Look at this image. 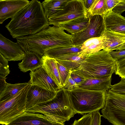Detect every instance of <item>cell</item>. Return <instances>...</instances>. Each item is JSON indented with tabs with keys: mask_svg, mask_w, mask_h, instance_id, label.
Masks as SVG:
<instances>
[{
	"mask_svg": "<svg viewBox=\"0 0 125 125\" xmlns=\"http://www.w3.org/2000/svg\"><path fill=\"white\" fill-rule=\"evenodd\" d=\"M119 83L111 85L110 90L119 94H125V79L121 78Z\"/></svg>",
	"mask_w": 125,
	"mask_h": 125,
	"instance_id": "obj_30",
	"label": "cell"
},
{
	"mask_svg": "<svg viewBox=\"0 0 125 125\" xmlns=\"http://www.w3.org/2000/svg\"><path fill=\"white\" fill-rule=\"evenodd\" d=\"M89 20L88 18H79L59 25V27L68 33L73 34L83 30L88 27Z\"/></svg>",
	"mask_w": 125,
	"mask_h": 125,
	"instance_id": "obj_21",
	"label": "cell"
},
{
	"mask_svg": "<svg viewBox=\"0 0 125 125\" xmlns=\"http://www.w3.org/2000/svg\"><path fill=\"white\" fill-rule=\"evenodd\" d=\"M112 76L100 79H85L78 84V88L96 91H107L109 90L111 85Z\"/></svg>",
	"mask_w": 125,
	"mask_h": 125,
	"instance_id": "obj_17",
	"label": "cell"
},
{
	"mask_svg": "<svg viewBox=\"0 0 125 125\" xmlns=\"http://www.w3.org/2000/svg\"><path fill=\"white\" fill-rule=\"evenodd\" d=\"M50 25L42 4L32 0L5 26L13 38L34 34Z\"/></svg>",
	"mask_w": 125,
	"mask_h": 125,
	"instance_id": "obj_1",
	"label": "cell"
},
{
	"mask_svg": "<svg viewBox=\"0 0 125 125\" xmlns=\"http://www.w3.org/2000/svg\"></svg>",
	"mask_w": 125,
	"mask_h": 125,
	"instance_id": "obj_40",
	"label": "cell"
},
{
	"mask_svg": "<svg viewBox=\"0 0 125 125\" xmlns=\"http://www.w3.org/2000/svg\"><path fill=\"white\" fill-rule=\"evenodd\" d=\"M6 78L0 75V94L3 92L7 86L8 83L6 81Z\"/></svg>",
	"mask_w": 125,
	"mask_h": 125,
	"instance_id": "obj_36",
	"label": "cell"
},
{
	"mask_svg": "<svg viewBox=\"0 0 125 125\" xmlns=\"http://www.w3.org/2000/svg\"><path fill=\"white\" fill-rule=\"evenodd\" d=\"M115 73L121 78L125 79V58L117 60Z\"/></svg>",
	"mask_w": 125,
	"mask_h": 125,
	"instance_id": "obj_29",
	"label": "cell"
},
{
	"mask_svg": "<svg viewBox=\"0 0 125 125\" xmlns=\"http://www.w3.org/2000/svg\"><path fill=\"white\" fill-rule=\"evenodd\" d=\"M94 0H84V3L85 7L87 11L90 7Z\"/></svg>",
	"mask_w": 125,
	"mask_h": 125,
	"instance_id": "obj_38",
	"label": "cell"
},
{
	"mask_svg": "<svg viewBox=\"0 0 125 125\" xmlns=\"http://www.w3.org/2000/svg\"><path fill=\"white\" fill-rule=\"evenodd\" d=\"M22 61L18 63L19 68L24 73L33 71L42 67L41 57L37 53L27 51Z\"/></svg>",
	"mask_w": 125,
	"mask_h": 125,
	"instance_id": "obj_18",
	"label": "cell"
},
{
	"mask_svg": "<svg viewBox=\"0 0 125 125\" xmlns=\"http://www.w3.org/2000/svg\"><path fill=\"white\" fill-rule=\"evenodd\" d=\"M85 57H81L75 54H71L65 57L62 60H56L68 70L72 71L79 67Z\"/></svg>",
	"mask_w": 125,
	"mask_h": 125,
	"instance_id": "obj_25",
	"label": "cell"
},
{
	"mask_svg": "<svg viewBox=\"0 0 125 125\" xmlns=\"http://www.w3.org/2000/svg\"><path fill=\"white\" fill-rule=\"evenodd\" d=\"M89 17L83 0H69L62 10L48 19L50 25L58 27L74 19Z\"/></svg>",
	"mask_w": 125,
	"mask_h": 125,
	"instance_id": "obj_8",
	"label": "cell"
},
{
	"mask_svg": "<svg viewBox=\"0 0 125 125\" xmlns=\"http://www.w3.org/2000/svg\"><path fill=\"white\" fill-rule=\"evenodd\" d=\"M87 12L89 15H100L103 17L108 13L105 0H94Z\"/></svg>",
	"mask_w": 125,
	"mask_h": 125,
	"instance_id": "obj_26",
	"label": "cell"
},
{
	"mask_svg": "<svg viewBox=\"0 0 125 125\" xmlns=\"http://www.w3.org/2000/svg\"><path fill=\"white\" fill-rule=\"evenodd\" d=\"M30 75V79L28 82L31 85L53 93H56L60 89L42 67L31 71Z\"/></svg>",
	"mask_w": 125,
	"mask_h": 125,
	"instance_id": "obj_12",
	"label": "cell"
},
{
	"mask_svg": "<svg viewBox=\"0 0 125 125\" xmlns=\"http://www.w3.org/2000/svg\"><path fill=\"white\" fill-rule=\"evenodd\" d=\"M57 63L63 88L66 84L72 71L67 69L60 62L57 61Z\"/></svg>",
	"mask_w": 125,
	"mask_h": 125,
	"instance_id": "obj_27",
	"label": "cell"
},
{
	"mask_svg": "<svg viewBox=\"0 0 125 125\" xmlns=\"http://www.w3.org/2000/svg\"><path fill=\"white\" fill-rule=\"evenodd\" d=\"M109 53L113 58L117 60L125 58V49L117 51H111Z\"/></svg>",
	"mask_w": 125,
	"mask_h": 125,
	"instance_id": "obj_33",
	"label": "cell"
},
{
	"mask_svg": "<svg viewBox=\"0 0 125 125\" xmlns=\"http://www.w3.org/2000/svg\"><path fill=\"white\" fill-rule=\"evenodd\" d=\"M0 53L8 61L22 60L25 52L17 42H14L0 34Z\"/></svg>",
	"mask_w": 125,
	"mask_h": 125,
	"instance_id": "obj_11",
	"label": "cell"
},
{
	"mask_svg": "<svg viewBox=\"0 0 125 125\" xmlns=\"http://www.w3.org/2000/svg\"><path fill=\"white\" fill-rule=\"evenodd\" d=\"M101 115L99 110L92 113V117L91 125H101Z\"/></svg>",
	"mask_w": 125,
	"mask_h": 125,
	"instance_id": "obj_32",
	"label": "cell"
},
{
	"mask_svg": "<svg viewBox=\"0 0 125 125\" xmlns=\"http://www.w3.org/2000/svg\"><path fill=\"white\" fill-rule=\"evenodd\" d=\"M42 67L55 83L59 89L62 88L57 61L55 59L43 55L41 57Z\"/></svg>",
	"mask_w": 125,
	"mask_h": 125,
	"instance_id": "obj_19",
	"label": "cell"
},
{
	"mask_svg": "<svg viewBox=\"0 0 125 125\" xmlns=\"http://www.w3.org/2000/svg\"><path fill=\"white\" fill-rule=\"evenodd\" d=\"M77 87H78V84L70 76L66 84L63 88L67 91H69Z\"/></svg>",
	"mask_w": 125,
	"mask_h": 125,
	"instance_id": "obj_34",
	"label": "cell"
},
{
	"mask_svg": "<svg viewBox=\"0 0 125 125\" xmlns=\"http://www.w3.org/2000/svg\"><path fill=\"white\" fill-rule=\"evenodd\" d=\"M102 36L90 38L85 41L81 45L80 56L86 57L90 54L103 50L104 47Z\"/></svg>",
	"mask_w": 125,
	"mask_h": 125,
	"instance_id": "obj_20",
	"label": "cell"
},
{
	"mask_svg": "<svg viewBox=\"0 0 125 125\" xmlns=\"http://www.w3.org/2000/svg\"><path fill=\"white\" fill-rule=\"evenodd\" d=\"M125 49V43L121 46L116 50V51Z\"/></svg>",
	"mask_w": 125,
	"mask_h": 125,
	"instance_id": "obj_39",
	"label": "cell"
},
{
	"mask_svg": "<svg viewBox=\"0 0 125 125\" xmlns=\"http://www.w3.org/2000/svg\"><path fill=\"white\" fill-rule=\"evenodd\" d=\"M70 76L78 84L81 83L85 79L84 78L72 72Z\"/></svg>",
	"mask_w": 125,
	"mask_h": 125,
	"instance_id": "obj_35",
	"label": "cell"
},
{
	"mask_svg": "<svg viewBox=\"0 0 125 125\" xmlns=\"http://www.w3.org/2000/svg\"><path fill=\"white\" fill-rule=\"evenodd\" d=\"M101 36L103 37V50L109 52L115 50L116 51L125 43V34L105 29Z\"/></svg>",
	"mask_w": 125,
	"mask_h": 125,
	"instance_id": "obj_16",
	"label": "cell"
},
{
	"mask_svg": "<svg viewBox=\"0 0 125 125\" xmlns=\"http://www.w3.org/2000/svg\"><path fill=\"white\" fill-rule=\"evenodd\" d=\"M57 92H52L36 86L31 85L27 95L25 111L36 105L52 99L56 95Z\"/></svg>",
	"mask_w": 125,
	"mask_h": 125,
	"instance_id": "obj_13",
	"label": "cell"
},
{
	"mask_svg": "<svg viewBox=\"0 0 125 125\" xmlns=\"http://www.w3.org/2000/svg\"><path fill=\"white\" fill-rule=\"evenodd\" d=\"M69 0H46L42 2L47 18H48L62 10Z\"/></svg>",
	"mask_w": 125,
	"mask_h": 125,
	"instance_id": "obj_22",
	"label": "cell"
},
{
	"mask_svg": "<svg viewBox=\"0 0 125 125\" xmlns=\"http://www.w3.org/2000/svg\"><path fill=\"white\" fill-rule=\"evenodd\" d=\"M103 18L105 29L125 34V17L111 11Z\"/></svg>",
	"mask_w": 125,
	"mask_h": 125,
	"instance_id": "obj_15",
	"label": "cell"
},
{
	"mask_svg": "<svg viewBox=\"0 0 125 125\" xmlns=\"http://www.w3.org/2000/svg\"><path fill=\"white\" fill-rule=\"evenodd\" d=\"M89 16V20L87 27L80 32L72 34V42L74 46L81 45L90 38L101 36L105 29L103 16L100 15Z\"/></svg>",
	"mask_w": 125,
	"mask_h": 125,
	"instance_id": "obj_9",
	"label": "cell"
},
{
	"mask_svg": "<svg viewBox=\"0 0 125 125\" xmlns=\"http://www.w3.org/2000/svg\"><path fill=\"white\" fill-rule=\"evenodd\" d=\"M8 61L0 53V75L6 77L10 73Z\"/></svg>",
	"mask_w": 125,
	"mask_h": 125,
	"instance_id": "obj_28",
	"label": "cell"
},
{
	"mask_svg": "<svg viewBox=\"0 0 125 125\" xmlns=\"http://www.w3.org/2000/svg\"><path fill=\"white\" fill-rule=\"evenodd\" d=\"M28 84V82L15 84L8 83L5 90L0 94V103L10 99Z\"/></svg>",
	"mask_w": 125,
	"mask_h": 125,
	"instance_id": "obj_23",
	"label": "cell"
},
{
	"mask_svg": "<svg viewBox=\"0 0 125 125\" xmlns=\"http://www.w3.org/2000/svg\"><path fill=\"white\" fill-rule=\"evenodd\" d=\"M72 35L61 28L49 26L32 35L16 38L17 42L25 52H32L43 56L47 51L57 47L74 46Z\"/></svg>",
	"mask_w": 125,
	"mask_h": 125,
	"instance_id": "obj_2",
	"label": "cell"
},
{
	"mask_svg": "<svg viewBox=\"0 0 125 125\" xmlns=\"http://www.w3.org/2000/svg\"><path fill=\"white\" fill-rule=\"evenodd\" d=\"M7 125H64L39 113L25 112Z\"/></svg>",
	"mask_w": 125,
	"mask_h": 125,
	"instance_id": "obj_10",
	"label": "cell"
},
{
	"mask_svg": "<svg viewBox=\"0 0 125 125\" xmlns=\"http://www.w3.org/2000/svg\"><path fill=\"white\" fill-rule=\"evenodd\" d=\"M25 111L42 114L55 122L61 123L68 121L76 114L68 91L63 88L59 90L52 99L36 105Z\"/></svg>",
	"mask_w": 125,
	"mask_h": 125,
	"instance_id": "obj_4",
	"label": "cell"
},
{
	"mask_svg": "<svg viewBox=\"0 0 125 125\" xmlns=\"http://www.w3.org/2000/svg\"><path fill=\"white\" fill-rule=\"evenodd\" d=\"M125 3V0H105V5L108 12L112 11L116 6L121 5Z\"/></svg>",
	"mask_w": 125,
	"mask_h": 125,
	"instance_id": "obj_31",
	"label": "cell"
},
{
	"mask_svg": "<svg viewBox=\"0 0 125 125\" xmlns=\"http://www.w3.org/2000/svg\"><path fill=\"white\" fill-rule=\"evenodd\" d=\"M68 91L76 114L92 113L99 110L104 106L106 91H96L77 87Z\"/></svg>",
	"mask_w": 125,
	"mask_h": 125,
	"instance_id": "obj_5",
	"label": "cell"
},
{
	"mask_svg": "<svg viewBox=\"0 0 125 125\" xmlns=\"http://www.w3.org/2000/svg\"><path fill=\"white\" fill-rule=\"evenodd\" d=\"M81 45L56 48L47 51L43 55L55 59L58 56L70 53L80 52L81 51Z\"/></svg>",
	"mask_w": 125,
	"mask_h": 125,
	"instance_id": "obj_24",
	"label": "cell"
},
{
	"mask_svg": "<svg viewBox=\"0 0 125 125\" xmlns=\"http://www.w3.org/2000/svg\"><path fill=\"white\" fill-rule=\"evenodd\" d=\"M31 85L29 84L13 97L0 103V123L7 125L26 110L27 97Z\"/></svg>",
	"mask_w": 125,
	"mask_h": 125,
	"instance_id": "obj_6",
	"label": "cell"
},
{
	"mask_svg": "<svg viewBox=\"0 0 125 125\" xmlns=\"http://www.w3.org/2000/svg\"><path fill=\"white\" fill-rule=\"evenodd\" d=\"M112 11L117 13L121 14L125 11V3L121 5H117L112 10Z\"/></svg>",
	"mask_w": 125,
	"mask_h": 125,
	"instance_id": "obj_37",
	"label": "cell"
},
{
	"mask_svg": "<svg viewBox=\"0 0 125 125\" xmlns=\"http://www.w3.org/2000/svg\"><path fill=\"white\" fill-rule=\"evenodd\" d=\"M102 116L113 125H125V94L107 92Z\"/></svg>",
	"mask_w": 125,
	"mask_h": 125,
	"instance_id": "obj_7",
	"label": "cell"
},
{
	"mask_svg": "<svg viewBox=\"0 0 125 125\" xmlns=\"http://www.w3.org/2000/svg\"><path fill=\"white\" fill-rule=\"evenodd\" d=\"M28 0H0V23L11 18L30 3Z\"/></svg>",
	"mask_w": 125,
	"mask_h": 125,
	"instance_id": "obj_14",
	"label": "cell"
},
{
	"mask_svg": "<svg viewBox=\"0 0 125 125\" xmlns=\"http://www.w3.org/2000/svg\"><path fill=\"white\" fill-rule=\"evenodd\" d=\"M117 60L105 50L87 56L80 66L72 71L84 79H100L112 76Z\"/></svg>",
	"mask_w": 125,
	"mask_h": 125,
	"instance_id": "obj_3",
	"label": "cell"
}]
</instances>
